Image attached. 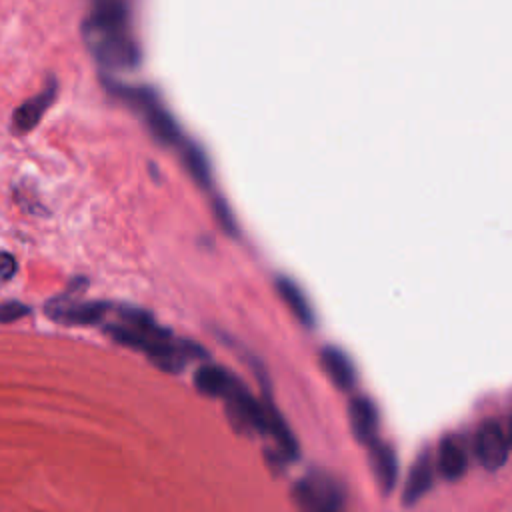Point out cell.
<instances>
[{
  "instance_id": "obj_1",
  "label": "cell",
  "mask_w": 512,
  "mask_h": 512,
  "mask_svg": "<svg viewBox=\"0 0 512 512\" xmlns=\"http://www.w3.org/2000/svg\"><path fill=\"white\" fill-rule=\"evenodd\" d=\"M84 40L102 66L132 68L140 60L130 26L128 0H94L82 24Z\"/></svg>"
},
{
  "instance_id": "obj_5",
  "label": "cell",
  "mask_w": 512,
  "mask_h": 512,
  "mask_svg": "<svg viewBox=\"0 0 512 512\" xmlns=\"http://www.w3.org/2000/svg\"><path fill=\"white\" fill-rule=\"evenodd\" d=\"M508 446H510V442L504 436V432L496 420L482 422V426L476 432L474 450H476L480 464L488 472H496L498 468H502L506 464Z\"/></svg>"
},
{
  "instance_id": "obj_11",
  "label": "cell",
  "mask_w": 512,
  "mask_h": 512,
  "mask_svg": "<svg viewBox=\"0 0 512 512\" xmlns=\"http://www.w3.org/2000/svg\"><path fill=\"white\" fill-rule=\"evenodd\" d=\"M436 466L442 478L446 480H458L464 476L468 468V456L458 438L454 436H444L438 444V456H436Z\"/></svg>"
},
{
  "instance_id": "obj_9",
  "label": "cell",
  "mask_w": 512,
  "mask_h": 512,
  "mask_svg": "<svg viewBox=\"0 0 512 512\" xmlns=\"http://www.w3.org/2000/svg\"><path fill=\"white\" fill-rule=\"evenodd\" d=\"M320 364L330 382L340 390H350L356 384V370L346 352L336 346H324L320 352Z\"/></svg>"
},
{
  "instance_id": "obj_17",
  "label": "cell",
  "mask_w": 512,
  "mask_h": 512,
  "mask_svg": "<svg viewBox=\"0 0 512 512\" xmlns=\"http://www.w3.org/2000/svg\"><path fill=\"white\" fill-rule=\"evenodd\" d=\"M14 270H16V264H14L12 256H10V254H2V266H0V276H2V280H10V276H12Z\"/></svg>"
},
{
  "instance_id": "obj_12",
  "label": "cell",
  "mask_w": 512,
  "mask_h": 512,
  "mask_svg": "<svg viewBox=\"0 0 512 512\" xmlns=\"http://www.w3.org/2000/svg\"><path fill=\"white\" fill-rule=\"evenodd\" d=\"M276 292L300 324L314 326V310H312L306 294L302 292V288L292 278L278 276L276 278Z\"/></svg>"
},
{
  "instance_id": "obj_8",
  "label": "cell",
  "mask_w": 512,
  "mask_h": 512,
  "mask_svg": "<svg viewBox=\"0 0 512 512\" xmlns=\"http://www.w3.org/2000/svg\"><path fill=\"white\" fill-rule=\"evenodd\" d=\"M238 382L240 380L230 370L216 364L200 366L194 374V384L202 394L222 400H226V396L238 386Z\"/></svg>"
},
{
  "instance_id": "obj_6",
  "label": "cell",
  "mask_w": 512,
  "mask_h": 512,
  "mask_svg": "<svg viewBox=\"0 0 512 512\" xmlns=\"http://www.w3.org/2000/svg\"><path fill=\"white\" fill-rule=\"evenodd\" d=\"M348 418H350V428L358 442H362L366 446L376 442L378 410L370 398H366V396L352 398L348 404Z\"/></svg>"
},
{
  "instance_id": "obj_18",
  "label": "cell",
  "mask_w": 512,
  "mask_h": 512,
  "mask_svg": "<svg viewBox=\"0 0 512 512\" xmlns=\"http://www.w3.org/2000/svg\"><path fill=\"white\" fill-rule=\"evenodd\" d=\"M508 442H510V448H512V418H510V424H508Z\"/></svg>"
},
{
  "instance_id": "obj_15",
  "label": "cell",
  "mask_w": 512,
  "mask_h": 512,
  "mask_svg": "<svg viewBox=\"0 0 512 512\" xmlns=\"http://www.w3.org/2000/svg\"><path fill=\"white\" fill-rule=\"evenodd\" d=\"M182 162L188 168V172L192 174V178L202 186L208 188L212 184V176H210V166L206 156L202 154V150L190 142H186L182 148Z\"/></svg>"
},
{
  "instance_id": "obj_2",
  "label": "cell",
  "mask_w": 512,
  "mask_h": 512,
  "mask_svg": "<svg viewBox=\"0 0 512 512\" xmlns=\"http://www.w3.org/2000/svg\"><path fill=\"white\" fill-rule=\"evenodd\" d=\"M108 334L116 342L144 352L160 368L170 372L180 370L196 350V346H190V342L178 344V340L166 328L156 324L154 318L142 310L120 312V320L108 326Z\"/></svg>"
},
{
  "instance_id": "obj_3",
  "label": "cell",
  "mask_w": 512,
  "mask_h": 512,
  "mask_svg": "<svg viewBox=\"0 0 512 512\" xmlns=\"http://www.w3.org/2000/svg\"><path fill=\"white\" fill-rule=\"evenodd\" d=\"M120 92L130 102V106L144 118L150 132L160 142L180 146V148L186 144L178 124L174 122V118L162 106V102L158 100V96L154 92H150L148 88H122Z\"/></svg>"
},
{
  "instance_id": "obj_4",
  "label": "cell",
  "mask_w": 512,
  "mask_h": 512,
  "mask_svg": "<svg viewBox=\"0 0 512 512\" xmlns=\"http://www.w3.org/2000/svg\"><path fill=\"white\" fill-rule=\"evenodd\" d=\"M294 498L302 512H344L342 490L322 472L296 482Z\"/></svg>"
},
{
  "instance_id": "obj_7",
  "label": "cell",
  "mask_w": 512,
  "mask_h": 512,
  "mask_svg": "<svg viewBox=\"0 0 512 512\" xmlns=\"http://www.w3.org/2000/svg\"><path fill=\"white\" fill-rule=\"evenodd\" d=\"M434 482V462L428 450L420 452V456L410 466V472L404 482L402 490V502L406 506H414L430 488Z\"/></svg>"
},
{
  "instance_id": "obj_13",
  "label": "cell",
  "mask_w": 512,
  "mask_h": 512,
  "mask_svg": "<svg viewBox=\"0 0 512 512\" xmlns=\"http://www.w3.org/2000/svg\"><path fill=\"white\" fill-rule=\"evenodd\" d=\"M108 312V304L104 302H76L68 306H58L52 314L66 324H94L102 320Z\"/></svg>"
},
{
  "instance_id": "obj_16",
  "label": "cell",
  "mask_w": 512,
  "mask_h": 512,
  "mask_svg": "<svg viewBox=\"0 0 512 512\" xmlns=\"http://www.w3.org/2000/svg\"><path fill=\"white\" fill-rule=\"evenodd\" d=\"M26 312H28V308H26L24 304H20V302H16V300H10V302H4V304H2V308H0V320H2L4 324H8V322H14V320L22 318Z\"/></svg>"
},
{
  "instance_id": "obj_10",
  "label": "cell",
  "mask_w": 512,
  "mask_h": 512,
  "mask_svg": "<svg viewBox=\"0 0 512 512\" xmlns=\"http://www.w3.org/2000/svg\"><path fill=\"white\" fill-rule=\"evenodd\" d=\"M370 464L374 470V478L378 482V486L382 488V492H392L398 480V460H396V452L390 444L386 442H372L370 446Z\"/></svg>"
},
{
  "instance_id": "obj_14",
  "label": "cell",
  "mask_w": 512,
  "mask_h": 512,
  "mask_svg": "<svg viewBox=\"0 0 512 512\" xmlns=\"http://www.w3.org/2000/svg\"><path fill=\"white\" fill-rule=\"evenodd\" d=\"M52 96H54V88L50 86V88L42 90L38 96L26 100V102L14 112V122H12L14 130H16V132H28L30 128H34V126L38 124V120L42 118L44 110L48 108Z\"/></svg>"
}]
</instances>
